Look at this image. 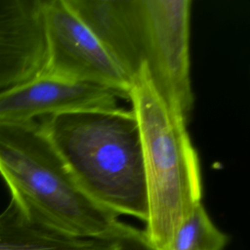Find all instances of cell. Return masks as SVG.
<instances>
[{
	"label": "cell",
	"mask_w": 250,
	"mask_h": 250,
	"mask_svg": "<svg viewBox=\"0 0 250 250\" xmlns=\"http://www.w3.org/2000/svg\"><path fill=\"white\" fill-rule=\"evenodd\" d=\"M80 188L116 215L146 222L147 197L143 146L134 111L75 110L39 123Z\"/></svg>",
	"instance_id": "1"
},
{
	"label": "cell",
	"mask_w": 250,
	"mask_h": 250,
	"mask_svg": "<svg viewBox=\"0 0 250 250\" xmlns=\"http://www.w3.org/2000/svg\"><path fill=\"white\" fill-rule=\"evenodd\" d=\"M0 176L31 219L62 233L115 239L132 228L80 188L35 120L0 123Z\"/></svg>",
	"instance_id": "2"
},
{
	"label": "cell",
	"mask_w": 250,
	"mask_h": 250,
	"mask_svg": "<svg viewBox=\"0 0 250 250\" xmlns=\"http://www.w3.org/2000/svg\"><path fill=\"white\" fill-rule=\"evenodd\" d=\"M128 100L143 146L147 197L143 232L152 248L165 250L182 223L201 203L199 159L188 123L159 96L146 64L133 78Z\"/></svg>",
	"instance_id": "3"
},
{
	"label": "cell",
	"mask_w": 250,
	"mask_h": 250,
	"mask_svg": "<svg viewBox=\"0 0 250 250\" xmlns=\"http://www.w3.org/2000/svg\"><path fill=\"white\" fill-rule=\"evenodd\" d=\"M190 0H135L143 64L169 108L187 123L194 98L189 74Z\"/></svg>",
	"instance_id": "4"
},
{
	"label": "cell",
	"mask_w": 250,
	"mask_h": 250,
	"mask_svg": "<svg viewBox=\"0 0 250 250\" xmlns=\"http://www.w3.org/2000/svg\"><path fill=\"white\" fill-rule=\"evenodd\" d=\"M46 64L42 74L106 87L128 100L132 81L64 0H44Z\"/></svg>",
	"instance_id": "5"
},
{
	"label": "cell",
	"mask_w": 250,
	"mask_h": 250,
	"mask_svg": "<svg viewBox=\"0 0 250 250\" xmlns=\"http://www.w3.org/2000/svg\"><path fill=\"white\" fill-rule=\"evenodd\" d=\"M121 95L109 88L45 74L0 92V123H23L75 110L118 107Z\"/></svg>",
	"instance_id": "6"
},
{
	"label": "cell",
	"mask_w": 250,
	"mask_h": 250,
	"mask_svg": "<svg viewBox=\"0 0 250 250\" xmlns=\"http://www.w3.org/2000/svg\"><path fill=\"white\" fill-rule=\"evenodd\" d=\"M44 0H0V92L44 71Z\"/></svg>",
	"instance_id": "7"
},
{
	"label": "cell",
	"mask_w": 250,
	"mask_h": 250,
	"mask_svg": "<svg viewBox=\"0 0 250 250\" xmlns=\"http://www.w3.org/2000/svg\"><path fill=\"white\" fill-rule=\"evenodd\" d=\"M132 81L143 62L134 0H64Z\"/></svg>",
	"instance_id": "8"
},
{
	"label": "cell",
	"mask_w": 250,
	"mask_h": 250,
	"mask_svg": "<svg viewBox=\"0 0 250 250\" xmlns=\"http://www.w3.org/2000/svg\"><path fill=\"white\" fill-rule=\"evenodd\" d=\"M113 239L62 233L31 219L11 198L0 213V250H113Z\"/></svg>",
	"instance_id": "9"
},
{
	"label": "cell",
	"mask_w": 250,
	"mask_h": 250,
	"mask_svg": "<svg viewBox=\"0 0 250 250\" xmlns=\"http://www.w3.org/2000/svg\"><path fill=\"white\" fill-rule=\"evenodd\" d=\"M229 241L210 219L202 203L182 223L165 250H225Z\"/></svg>",
	"instance_id": "10"
},
{
	"label": "cell",
	"mask_w": 250,
	"mask_h": 250,
	"mask_svg": "<svg viewBox=\"0 0 250 250\" xmlns=\"http://www.w3.org/2000/svg\"><path fill=\"white\" fill-rule=\"evenodd\" d=\"M114 250H155L146 241L143 230L132 227L127 232L115 238Z\"/></svg>",
	"instance_id": "11"
}]
</instances>
